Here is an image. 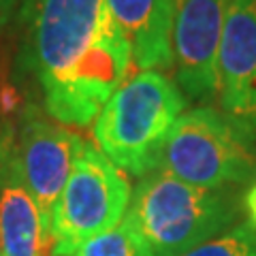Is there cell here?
<instances>
[{
  "instance_id": "cell-1",
  "label": "cell",
  "mask_w": 256,
  "mask_h": 256,
  "mask_svg": "<svg viewBox=\"0 0 256 256\" xmlns=\"http://www.w3.org/2000/svg\"><path fill=\"white\" fill-rule=\"evenodd\" d=\"M26 52L45 114L84 128L130 73V43L105 0H26Z\"/></svg>"
},
{
  "instance_id": "cell-2",
  "label": "cell",
  "mask_w": 256,
  "mask_h": 256,
  "mask_svg": "<svg viewBox=\"0 0 256 256\" xmlns=\"http://www.w3.org/2000/svg\"><path fill=\"white\" fill-rule=\"evenodd\" d=\"M244 188H201L158 166L134 188L126 218L154 256H182L246 218Z\"/></svg>"
},
{
  "instance_id": "cell-3",
  "label": "cell",
  "mask_w": 256,
  "mask_h": 256,
  "mask_svg": "<svg viewBox=\"0 0 256 256\" xmlns=\"http://www.w3.org/2000/svg\"><path fill=\"white\" fill-rule=\"evenodd\" d=\"M188 98L162 70H137L109 96L92 122V143L120 171L146 178L160 166L162 150Z\"/></svg>"
},
{
  "instance_id": "cell-4",
  "label": "cell",
  "mask_w": 256,
  "mask_h": 256,
  "mask_svg": "<svg viewBox=\"0 0 256 256\" xmlns=\"http://www.w3.org/2000/svg\"><path fill=\"white\" fill-rule=\"evenodd\" d=\"M160 169L201 188H244L256 175V143L212 105L178 118L162 150Z\"/></svg>"
},
{
  "instance_id": "cell-5",
  "label": "cell",
  "mask_w": 256,
  "mask_h": 256,
  "mask_svg": "<svg viewBox=\"0 0 256 256\" xmlns=\"http://www.w3.org/2000/svg\"><path fill=\"white\" fill-rule=\"evenodd\" d=\"M130 196L126 173L92 141L82 139L70 175L52 210V254L70 256L84 242L114 228L126 216Z\"/></svg>"
},
{
  "instance_id": "cell-6",
  "label": "cell",
  "mask_w": 256,
  "mask_h": 256,
  "mask_svg": "<svg viewBox=\"0 0 256 256\" xmlns=\"http://www.w3.org/2000/svg\"><path fill=\"white\" fill-rule=\"evenodd\" d=\"M6 118L0 128V182H18L26 188L50 222L82 137L36 105H26L20 114L11 107Z\"/></svg>"
},
{
  "instance_id": "cell-7",
  "label": "cell",
  "mask_w": 256,
  "mask_h": 256,
  "mask_svg": "<svg viewBox=\"0 0 256 256\" xmlns=\"http://www.w3.org/2000/svg\"><path fill=\"white\" fill-rule=\"evenodd\" d=\"M235 0H173V75L188 100H216V58Z\"/></svg>"
},
{
  "instance_id": "cell-8",
  "label": "cell",
  "mask_w": 256,
  "mask_h": 256,
  "mask_svg": "<svg viewBox=\"0 0 256 256\" xmlns=\"http://www.w3.org/2000/svg\"><path fill=\"white\" fill-rule=\"evenodd\" d=\"M220 111L256 143V0H235L216 58Z\"/></svg>"
},
{
  "instance_id": "cell-9",
  "label": "cell",
  "mask_w": 256,
  "mask_h": 256,
  "mask_svg": "<svg viewBox=\"0 0 256 256\" xmlns=\"http://www.w3.org/2000/svg\"><path fill=\"white\" fill-rule=\"evenodd\" d=\"M130 43L139 70H173V0H105Z\"/></svg>"
},
{
  "instance_id": "cell-10",
  "label": "cell",
  "mask_w": 256,
  "mask_h": 256,
  "mask_svg": "<svg viewBox=\"0 0 256 256\" xmlns=\"http://www.w3.org/2000/svg\"><path fill=\"white\" fill-rule=\"evenodd\" d=\"M52 246L50 222L18 182L0 190V256H45Z\"/></svg>"
},
{
  "instance_id": "cell-11",
  "label": "cell",
  "mask_w": 256,
  "mask_h": 256,
  "mask_svg": "<svg viewBox=\"0 0 256 256\" xmlns=\"http://www.w3.org/2000/svg\"><path fill=\"white\" fill-rule=\"evenodd\" d=\"M70 256H154L146 237L124 216L114 228L88 239Z\"/></svg>"
},
{
  "instance_id": "cell-12",
  "label": "cell",
  "mask_w": 256,
  "mask_h": 256,
  "mask_svg": "<svg viewBox=\"0 0 256 256\" xmlns=\"http://www.w3.org/2000/svg\"><path fill=\"white\" fill-rule=\"evenodd\" d=\"M182 256H256V228L246 218Z\"/></svg>"
},
{
  "instance_id": "cell-13",
  "label": "cell",
  "mask_w": 256,
  "mask_h": 256,
  "mask_svg": "<svg viewBox=\"0 0 256 256\" xmlns=\"http://www.w3.org/2000/svg\"><path fill=\"white\" fill-rule=\"evenodd\" d=\"M24 4H26V0H0V32L6 26H11L18 15H22Z\"/></svg>"
},
{
  "instance_id": "cell-14",
  "label": "cell",
  "mask_w": 256,
  "mask_h": 256,
  "mask_svg": "<svg viewBox=\"0 0 256 256\" xmlns=\"http://www.w3.org/2000/svg\"><path fill=\"white\" fill-rule=\"evenodd\" d=\"M244 203H246V220L256 228V175H254L252 184H250V186H248V190H246Z\"/></svg>"
},
{
  "instance_id": "cell-15",
  "label": "cell",
  "mask_w": 256,
  "mask_h": 256,
  "mask_svg": "<svg viewBox=\"0 0 256 256\" xmlns=\"http://www.w3.org/2000/svg\"><path fill=\"white\" fill-rule=\"evenodd\" d=\"M0 111H2V100H0Z\"/></svg>"
},
{
  "instance_id": "cell-16",
  "label": "cell",
  "mask_w": 256,
  "mask_h": 256,
  "mask_svg": "<svg viewBox=\"0 0 256 256\" xmlns=\"http://www.w3.org/2000/svg\"><path fill=\"white\" fill-rule=\"evenodd\" d=\"M52 256H54V254H52Z\"/></svg>"
}]
</instances>
